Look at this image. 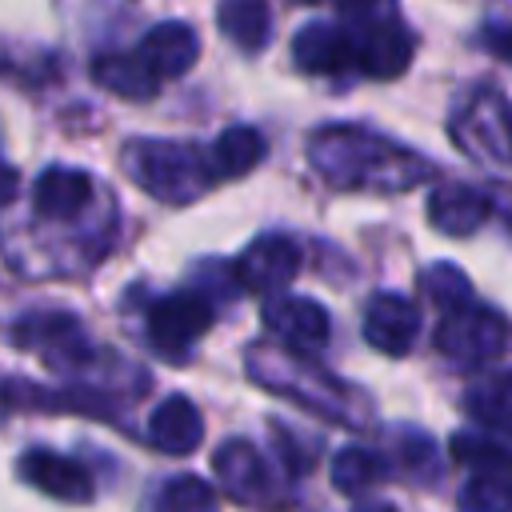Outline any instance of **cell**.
Instances as JSON below:
<instances>
[{"instance_id":"cell-1","label":"cell","mask_w":512,"mask_h":512,"mask_svg":"<svg viewBox=\"0 0 512 512\" xmlns=\"http://www.w3.org/2000/svg\"><path fill=\"white\" fill-rule=\"evenodd\" d=\"M308 160L332 188L404 192L428 176L424 156L356 124H328L308 136Z\"/></svg>"},{"instance_id":"cell-2","label":"cell","mask_w":512,"mask_h":512,"mask_svg":"<svg viewBox=\"0 0 512 512\" xmlns=\"http://www.w3.org/2000/svg\"><path fill=\"white\" fill-rule=\"evenodd\" d=\"M244 368L268 392L288 396L292 404H300V408H308L316 416H328L336 424L364 428L368 416H372V404H368V396L360 388L336 380L332 372H324L320 364L304 360L300 352L272 348V344H252L248 356H244Z\"/></svg>"},{"instance_id":"cell-3","label":"cell","mask_w":512,"mask_h":512,"mask_svg":"<svg viewBox=\"0 0 512 512\" xmlns=\"http://www.w3.org/2000/svg\"><path fill=\"white\" fill-rule=\"evenodd\" d=\"M124 172L164 204H192L216 184L208 152L176 140H132L124 148Z\"/></svg>"},{"instance_id":"cell-4","label":"cell","mask_w":512,"mask_h":512,"mask_svg":"<svg viewBox=\"0 0 512 512\" xmlns=\"http://www.w3.org/2000/svg\"><path fill=\"white\" fill-rule=\"evenodd\" d=\"M340 20L352 36L356 68L372 80H392L412 60V32L400 20L396 0H336Z\"/></svg>"},{"instance_id":"cell-5","label":"cell","mask_w":512,"mask_h":512,"mask_svg":"<svg viewBox=\"0 0 512 512\" xmlns=\"http://www.w3.org/2000/svg\"><path fill=\"white\" fill-rule=\"evenodd\" d=\"M436 352L472 372V368H484L492 360H500L504 352H512V320L488 304H460V308H448L440 328H436Z\"/></svg>"},{"instance_id":"cell-6","label":"cell","mask_w":512,"mask_h":512,"mask_svg":"<svg viewBox=\"0 0 512 512\" xmlns=\"http://www.w3.org/2000/svg\"><path fill=\"white\" fill-rule=\"evenodd\" d=\"M452 136L464 152L488 164H512V104L500 88H480L456 112Z\"/></svg>"},{"instance_id":"cell-7","label":"cell","mask_w":512,"mask_h":512,"mask_svg":"<svg viewBox=\"0 0 512 512\" xmlns=\"http://www.w3.org/2000/svg\"><path fill=\"white\" fill-rule=\"evenodd\" d=\"M12 340H16L20 348L40 352L52 368H64V372H72V368L88 364V360H92V352H96V348L88 344V336H84L80 320H76L72 312H60V308L20 316V320L12 324Z\"/></svg>"},{"instance_id":"cell-8","label":"cell","mask_w":512,"mask_h":512,"mask_svg":"<svg viewBox=\"0 0 512 512\" xmlns=\"http://www.w3.org/2000/svg\"><path fill=\"white\" fill-rule=\"evenodd\" d=\"M212 328V304L200 292H168L148 308V340L164 356H180Z\"/></svg>"},{"instance_id":"cell-9","label":"cell","mask_w":512,"mask_h":512,"mask_svg":"<svg viewBox=\"0 0 512 512\" xmlns=\"http://www.w3.org/2000/svg\"><path fill=\"white\" fill-rule=\"evenodd\" d=\"M300 272V248L296 240L280 236V232H268V236H256L244 256L232 264V276L244 292H260V296H272L280 292L292 276Z\"/></svg>"},{"instance_id":"cell-10","label":"cell","mask_w":512,"mask_h":512,"mask_svg":"<svg viewBox=\"0 0 512 512\" xmlns=\"http://www.w3.org/2000/svg\"><path fill=\"white\" fill-rule=\"evenodd\" d=\"M264 324H268L288 348H300V352H316V348H324L328 336H332L328 308H320V304L308 300V296H292V292H272V300L264 304Z\"/></svg>"},{"instance_id":"cell-11","label":"cell","mask_w":512,"mask_h":512,"mask_svg":"<svg viewBox=\"0 0 512 512\" xmlns=\"http://www.w3.org/2000/svg\"><path fill=\"white\" fill-rule=\"evenodd\" d=\"M416 336H420V312H416V304L408 296L380 292V296L368 300V308H364V340L376 352L404 356V352H412Z\"/></svg>"},{"instance_id":"cell-12","label":"cell","mask_w":512,"mask_h":512,"mask_svg":"<svg viewBox=\"0 0 512 512\" xmlns=\"http://www.w3.org/2000/svg\"><path fill=\"white\" fill-rule=\"evenodd\" d=\"M20 476H24L36 492H44V496H52V500H64V504H84V500H92V476H88V468H84L80 460H72V456L52 452V448H32V452H24V456H20Z\"/></svg>"},{"instance_id":"cell-13","label":"cell","mask_w":512,"mask_h":512,"mask_svg":"<svg viewBox=\"0 0 512 512\" xmlns=\"http://www.w3.org/2000/svg\"><path fill=\"white\" fill-rule=\"evenodd\" d=\"M136 52L144 56V64H148L160 80H176V76H184V72L196 64V56H200V36H196V28L184 24V20H164V24H156V28L144 32V40H140Z\"/></svg>"},{"instance_id":"cell-14","label":"cell","mask_w":512,"mask_h":512,"mask_svg":"<svg viewBox=\"0 0 512 512\" xmlns=\"http://www.w3.org/2000/svg\"><path fill=\"white\" fill-rule=\"evenodd\" d=\"M292 60L308 76H336L348 64H356L352 36L340 24H304L292 40Z\"/></svg>"},{"instance_id":"cell-15","label":"cell","mask_w":512,"mask_h":512,"mask_svg":"<svg viewBox=\"0 0 512 512\" xmlns=\"http://www.w3.org/2000/svg\"><path fill=\"white\" fill-rule=\"evenodd\" d=\"M92 204V176L80 168H44L32 188V208L44 220H76Z\"/></svg>"},{"instance_id":"cell-16","label":"cell","mask_w":512,"mask_h":512,"mask_svg":"<svg viewBox=\"0 0 512 512\" xmlns=\"http://www.w3.org/2000/svg\"><path fill=\"white\" fill-rule=\"evenodd\" d=\"M212 468L224 480V492L236 500H264L272 488L268 464L256 452V444H248V440H224L212 456Z\"/></svg>"},{"instance_id":"cell-17","label":"cell","mask_w":512,"mask_h":512,"mask_svg":"<svg viewBox=\"0 0 512 512\" xmlns=\"http://www.w3.org/2000/svg\"><path fill=\"white\" fill-rule=\"evenodd\" d=\"M148 440L152 448L168 452V456H188L200 440H204V420L200 408L188 396H168L152 408L148 416Z\"/></svg>"},{"instance_id":"cell-18","label":"cell","mask_w":512,"mask_h":512,"mask_svg":"<svg viewBox=\"0 0 512 512\" xmlns=\"http://www.w3.org/2000/svg\"><path fill=\"white\" fill-rule=\"evenodd\" d=\"M428 220L444 236H472L488 220V200L472 184H444L428 196Z\"/></svg>"},{"instance_id":"cell-19","label":"cell","mask_w":512,"mask_h":512,"mask_svg":"<svg viewBox=\"0 0 512 512\" xmlns=\"http://www.w3.org/2000/svg\"><path fill=\"white\" fill-rule=\"evenodd\" d=\"M92 80L124 100H148L160 88V76L144 64L140 52H104L92 60Z\"/></svg>"},{"instance_id":"cell-20","label":"cell","mask_w":512,"mask_h":512,"mask_svg":"<svg viewBox=\"0 0 512 512\" xmlns=\"http://www.w3.org/2000/svg\"><path fill=\"white\" fill-rule=\"evenodd\" d=\"M264 152H268V140H264L260 128L232 124V128H224L216 136V144L208 148V160H212L216 180H240V176H248L264 160Z\"/></svg>"},{"instance_id":"cell-21","label":"cell","mask_w":512,"mask_h":512,"mask_svg":"<svg viewBox=\"0 0 512 512\" xmlns=\"http://www.w3.org/2000/svg\"><path fill=\"white\" fill-rule=\"evenodd\" d=\"M216 20L240 52H264L272 40V12L264 0H224Z\"/></svg>"},{"instance_id":"cell-22","label":"cell","mask_w":512,"mask_h":512,"mask_svg":"<svg viewBox=\"0 0 512 512\" xmlns=\"http://www.w3.org/2000/svg\"><path fill=\"white\" fill-rule=\"evenodd\" d=\"M464 408L484 424L504 436H512V368L500 376H488L484 384H472L464 396Z\"/></svg>"},{"instance_id":"cell-23","label":"cell","mask_w":512,"mask_h":512,"mask_svg":"<svg viewBox=\"0 0 512 512\" xmlns=\"http://www.w3.org/2000/svg\"><path fill=\"white\" fill-rule=\"evenodd\" d=\"M448 448L472 472H496V476L512 480V444H504L496 436H484V432H456Z\"/></svg>"},{"instance_id":"cell-24","label":"cell","mask_w":512,"mask_h":512,"mask_svg":"<svg viewBox=\"0 0 512 512\" xmlns=\"http://www.w3.org/2000/svg\"><path fill=\"white\" fill-rule=\"evenodd\" d=\"M384 476V456L368 452V448H340L332 456V484L344 496H364L368 488H376Z\"/></svg>"},{"instance_id":"cell-25","label":"cell","mask_w":512,"mask_h":512,"mask_svg":"<svg viewBox=\"0 0 512 512\" xmlns=\"http://www.w3.org/2000/svg\"><path fill=\"white\" fill-rule=\"evenodd\" d=\"M420 288H424V296H428L440 312L460 308V304L472 300V280H468L456 264H432V268H424V272H420Z\"/></svg>"},{"instance_id":"cell-26","label":"cell","mask_w":512,"mask_h":512,"mask_svg":"<svg viewBox=\"0 0 512 512\" xmlns=\"http://www.w3.org/2000/svg\"><path fill=\"white\" fill-rule=\"evenodd\" d=\"M460 508H480V512H512V480L496 472H472V480L460 492Z\"/></svg>"},{"instance_id":"cell-27","label":"cell","mask_w":512,"mask_h":512,"mask_svg":"<svg viewBox=\"0 0 512 512\" xmlns=\"http://www.w3.org/2000/svg\"><path fill=\"white\" fill-rule=\"evenodd\" d=\"M212 504H216V492L200 476H172L160 488V508H172V512H200Z\"/></svg>"},{"instance_id":"cell-28","label":"cell","mask_w":512,"mask_h":512,"mask_svg":"<svg viewBox=\"0 0 512 512\" xmlns=\"http://www.w3.org/2000/svg\"><path fill=\"white\" fill-rule=\"evenodd\" d=\"M392 456L400 460V468H404V472L428 468V464H432V440H428L424 432L396 428V432H392Z\"/></svg>"},{"instance_id":"cell-29","label":"cell","mask_w":512,"mask_h":512,"mask_svg":"<svg viewBox=\"0 0 512 512\" xmlns=\"http://www.w3.org/2000/svg\"><path fill=\"white\" fill-rule=\"evenodd\" d=\"M484 48L492 52V56H500V60H512V24H500V20H492V24H484Z\"/></svg>"},{"instance_id":"cell-30","label":"cell","mask_w":512,"mask_h":512,"mask_svg":"<svg viewBox=\"0 0 512 512\" xmlns=\"http://www.w3.org/2000/svg\"><path fill=\"white\" fill-rule=\"evenodd\" d=\"M16 184H20V180H16V168L0 160V208L16 200Z\"/></svg>"},{"instance_id":"cell-31","label":"cell","mask_w":512,"mask_h":512,"mask_svg":"<svg viewBox=\"0 0 512 512\" xmlns=\"http://www.w3.org/2000/svg\"><path fill=\"white\" fill-rule=\"evenodd\" d=\"M304 4H312V0H304Z\"/></svg>"}]
</instances>
